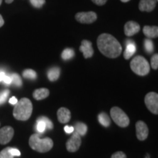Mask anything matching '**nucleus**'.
Instances as JSON below:
<instances>
[{
  "label": "nucleus",
  "instance_id": "f704fd0d",
  "mask_svg": "<svg viewBox=\"0 0 158 158\" xmlns=\"http://www.w3.org/2000/svg\"><path fill=\"white\" fill-rule=\"evenodd\" d=\"M97 5H103L106 3L107 0H92Z\"/></svg>",
  "mask_w": 158,
  "mask_h": 158
},
{
  "label": "nucleus",
  "instance_id": "0eeeda50",
  "mask_svg": "<svg viewBox=\"0 0 158 158\" xmlns=\"http://www.w3.org/2000/svg\"><path fill=\"white\" fill-rule=\"evenodd\" d=\"M81 144V135L77 133L76 132H73V135L67 141L66 148L70 152H76L80 148Z\"/></svg>",
  "mask_w": 158,
  "mask_h": 158
},
{
  "label": "nucleus",
  "instance_id": "423d86ee",
  "mask_svg": "<svg viewBox=\"0 0 158 158\" xmlns=\"http://www.w3.org/2000/svg\"><path fill=\"white\" fill-rule=\"evenodd\" d=\"M144 102L149 111L157 115L158 114V94L156 92H149L145 97Z\"/></svg>",
  "mask_w": 158,
  "mask_h": 158
},
{
  "label": "nucleus",
  "instance_id": "20e7f679",
  "mask_svg": "<svg viewBox=\"0 0 158 158\" xmlns=\"http://www.w3.org/2000/svg\"><path fill=\"white\" fill-rule=\"evenodd\" d=\"M130 68L138 76H147L150 71L149 63L141 56H137L132 59L130 62Z\"/></svg>",
  "mask_w": 158,
  "mask_h": 158
},
{
  "label": "nucleus",
  "instance_id": "473e14b6",
  "mask_svg": "<svg viewBox=\"0 0 158 158\" xmlns=\"http://www.w3.org/2000/svg\"><path fill=\"white\" fill-rule=\"evenodd\" d=\"M64 131L67 133H72L74 132V127H70V126H65L64 127Z\"/></svg>",
  "mask_w": 158,
  "mask_h": 158
},
{
  "label": "nucleus",
  "instance_id": "c9c22d12",
  "mask_svg": "<svg viewBox=\"0 0 158 158\" xmlns=\"http://www.w3.org/2000/svg\"><path fill=\"white\" fill-rule=\"evenodd\" d=\"M9 102L10 104H13V105H15L18 102V100L17 98H15V97H12V98L10 99L9 100Z\"/></svg>",
  "mask_w": 158,
  "mask_h": 158
},
{
  "label": "nucleus",
  "instance_id": "b1692460",
  "mask_svg": "<svg viewBox=\"0 0 158 158\" xmlns=\"http://www.w3.org/2000/svg\"><path fill=\"white\" fill-rule=\"evenodd\" d=\"M12 83L15 85L16 86H22V80H21V77L19 76V74L17 73H13L10 76Z\"/></svg>",
  "mask_w": 158,
  "mask_h": 158
},
{
  "label": "nucleus",
  "instance_id": "5701e85b",
  "mask_svg": "<svg viewBox=\"0 0 158 158\" xmlns=\"http://www.w3.org/2000/svg\"><path fill=\"white\" fill-rule=\"evenodd\" d=\"M144 48L148 54H151L154 51V44L153 42L150 39H146L144 40L143 42Z\"/></svg>",
  "mask_w": 158,
  "mask_h": 158
},
{
  "label": "nucleus",
  "instance_id": "79ce46f5",
  "mask_svg": "<svg viewBox=\"0 0 158 158\" xmlns=\"http://www.w3.org/2000/svg\"><path fill=\"white\" fill-rule=\"evenodd\" d=\"M150 157H149V155H147V158H149Z\"/></svg>",
  "mask_w": 158,
  "mask_h": 158
},
{
  "label": "nucleus",
  "instance_id": "c756f323",
  "mask_svg": "<svg viewBox=\"0 0 158 158\" xmlns=\"http://www.w3.org/2000/svg\"><path fill=\"white\" fill-rule=\"evenodd\" d=\"M151 66L154 70H157L158 68V54H155L151 59Z\"/></svg>",
  "mask_w": 158,
  "mask_h": 158
},
{
  "label": "nucleus",
  "instance_id": "9d476101",
  "mask_svg": "<svg viewBox=\"0 0 158 158\" xmlns=\"http://www.w3.org/2000/svg\"><path fill=\"white\" fill-rule=\"evenodd\" d=\"M136 136L139 141L146 140L149 135V129L147 125L142 121H138L135 124Z\"/></svg>",
  "mask_w": 158,
  "mask_h": 158
},
{
  "label": "nucleus",
  "instance_id": "2f4dec72",
  "mask_svg": "<svg viewBox=\"0 0 158 158\" xmlns=\"http://www.w3.org/2000/svg\"><path fill=\"white\" fill-rule=\"evenodd\" d=\"M10 152L13 156H20L21 155V152H20V151L19 149H15V148H12L10 147Z\"/></svg>",
  "mask_w": 158,
  "mask_h": 158
},
{
  "label": "nucleus",
  "instance_id": "ddd939ff",
  "mask_svg": "<svg viewBox=\"0 0 158 158\" xmlns=\"http://www.w3.org/2000/svg\"><path fill=\"white\" fill-rule=\"evenodd\" d=\"M126 48L124 52V58L125 59H129L135 54L136 51L135 43L132 40H127L125 43Z\"/></svg>",
  "mask_w": 158,
  "mask_h": 158
},
{
  "label": "nucleus",
  "instance_id": "39448f33",
  "mask_svg": "<svg viewBox=\"0 0 158 158\" xmlns=\"http://www.w3.org/2000/svg\"><path fill=\"white\" fill-rule=\"evenodd\" d=\"M110 114L112 119L118 126L121 127H126L129 125V117L120 108L113 107L110 109Z\"/></svg>",
  "mask_w": 158,
  "mask_h": 158
},
{
  "label": "nucleus",
  "instance_id": "f3484780",
  "mask_svg": "<svg viewBox=\"0 0 158 158\" xmlns=\"http://www.w3.org/2000/svg\"><path fill=\"white\" fill-rule=\"evenodd\" d=\"M49 95V90L46 88H40L35 90L33 92V98L37 100H41L46 98Z\"/></svg>",
  "mask_w": 158,
  "mask_h": 158
},
{
  "label": "nucleus",
  "instance_id": "cd10ccee",
  "mask_svg": "<svg viewBox=\"0 0 158 158\" xmlns=\"http://www.w3.org/2000/svg\"><path fill=\"white\" fill-rule=\"evenodd\" d=\"M10 94V91L8 89H5L0 92V105L3 104L6 100H7V98H8Z\"/></svg>",
  "mask_w": 158,
  "mask_h": 158
},
{
  "label": "nucleus",
  "instance_id": "6ab92c4d",
  "mask_svg": "<svg viewBox=\"0 0 158 158\" xmlns=\"http://www.w3.org/2000/svg\"><path fill=\"white\" fill-rule=\"evenodd\" d=\"M74 130H76L75 132H76L80 135H85L87 132V126L82 122H78L75 126Z\"/></svg>",
  "mask_w": 158,
  "mask_h": 158
},
{
  "label": "nucleus",
  "instance_id": "72a5a7b5",
  "mask_svg": "<svg viewBox=\"0 0 158 158\" xmlns=\"http://www.w3.org/2000/svg\"><path fill=\"white\" fill-rule=\"evenodd\" d=\"M2 82L5 83V84H12V80L10 76H5V78H4Z\"/></svg>",
  "mask_w": 158,
  "mask_h": 158
},
{
  "label": "nucleus",
  "instance_id": "6e6552de",
  "mask_svg": "<svg viewBox=\"0 0 158 158\" xmlns=\"http://www.w3.org/2000/svg\"><path fill=\"white\" fill-rule=\"evenodd\" d=\"M97 14L94 12H81L76 15V19L79 23H92L97 20Z\"/></svg>",
  "mask_w": 158,
  "mask_h": 158
},
{
  "label": "nucleus",
  "instance_id": "bb28decb",
  "mask_svg": "<svg viewBox=\"0 0 158 158\" xmlns=\"http://www.w3.org/2000/svg\"><path fill=\"white\" fill-rule=\"evenodd\" d=\"M37 132H39L40 133H44L45 129H46V126H45V124L41 120L37 119Z\"/></svg>",
  "mask_w": 158,
  "mask_h": 158
},
{
  "label": "nucleus",
  "instance_id": "aec40b11",
  "mask_svg": "<svg viewBox=\"0 0 158 158\" xmlns=\"http://www.w3.org/2000/svg\"><path fill=\"white\" fill-rule=\"evenodd\" d=\"M98 120L99 122L102 124L104 127H108V126H110V117H108V116L106 113H100L98 115Z\"/></svg>",
  "mask_w": 158,
  "mask_h": 158
},
{
  "label": "nucleus",
  "instance_id": "2eb2a0df",
  "mask_svg": "<svg viewBox=\"0 0 158 158\" xmlns=\"http://www.w3.org/2000/svg\"><path fill=\"white\" fill-rule=\"evenodd\" d=\"M57 118L60 123H68L71 118L70 110L66 108H60L57 111Z\"/></svg>",
  "mask_w": 158,
  "mask_h": 158
},
{
  "label": "nucleus",
  "instance_id": "ea45409f",
  "mask_svg": "<svg viewBox=\"0 0 158 158\" xmlns=\"http://www.w3.org/2000/svg\"><path fill=\"white\" fill-rule=\"evenodd\" d=\"M120 1L122 2H129L130 0H120Z\"/></svg>",
  "mask_w": 158,
  "mask_h": 158
},
{
  "label": "nucleus",
  "instance_id": "4468645a",
  "mask_svg": "<svg viewBox=\"0 0 158 158\" xmlns=\"http://www.w3.org/2000/svg\"><path fill=\"white\" fill-rule=\"evenodd\" d=\"M157 2V0H141L139 10L142 12H152L155 8Z\"/></svg>",
  "mask_w": 158,
  "mask_h": 158
},
{
  "label": "nucleus",
  "instance_id": "412c9836",
  "mask_svg": "<svg viewBox=\"0 0 158 158\" xmlns=\"http://www.w3.org/2000/svg\"><path fill=\"white\" fill-rule=\"evenodd\" d=\"M75 56V51L72 48H65L64 51H62V59L64 60H69V59H71L72 58H73V56Z\"/></svg>",
  "mask_w": 158,
  "mask_h": 158
},
{
  "label": "nucleus",
  "instance_id": "4be33fe9",
  "mask_svg": "<svg viewBox=\"0 0 158 158\" xmlns=\"http://www.w3.org/2000/svg\"><path fill=\"white\" fill-rule=\"evenodd\" d=\"M23 76L25 78L35 80L37 78V73L35 70H31V69H27L23 72Z\"/></svg>",
  "mask_w": 158,
  "mask_h": 158
},
{
  "label": "nucleus",
  "instance_id": "c85d7f7f",
  "mask_svg": "<svg viewBox=\"0 0 158 158\" xmlns=\"http://www.w3.org/2000/svg\"><path fill=\"white\" fill-rule=\"evenodd\" d=\"M45 2V0H30V3L36 8H41Z\"/></svg>",
  "mask_w": 158,
  "mask_h": 158
},
{
  "label": "nucleus",
  "instance_id": "a211bd4d",
  "mask_svg": "<svg viewBox=\"0 0 158 158\" xmlns=\"http://www.w3.org/2000/svg\"><path fill=\"white\" fill-rule=\"evenodd\" d=\"M48 78L51 81H56L60 76V69L58 67H54V68H51L49 69L48 71Z\"/></svg>",
  "mask_w": 158,
  "mask_h": 158
},
{
  "label": "nucleus",
  "instance_id": "f257e3e1",
  "mask_svg": "<svg viewBox=\"0 0 158 158\" xmlns=\"http://www.w3.org/2000/svg\"><path fill=\"white\" fill-rule=\"evenodd\" d=\"M97 43L101 54L108 58H116L121 54L122 51L121 45L111 35L107 33L101 34L98 37Z\"/></svg>",
  "mask_w": 158,
  "mask_h": 158
},
{
  "label": "nucleus",
  "instance_id": "1a4fd4ad",
  "mask_svg": "<svg viewBox=\"0 0 158 158\" xmlns=\"http://www.w3.org/2000/svg\"><path fill=\"white\" fill-rule=\"evenodd\" d=\"M14 135V130L10 126H5L0 130V144H7Z\"/></svg>",
  "mask_w": 158,
  "mask_h": 158
},
{
  "label": "nucleus",
  "instance_id": "a878e982",
  "mask_svg": "<svg viewBox=\"0 0 158 158\" xmlns=\"http://www.w3.org/2000/svg\"><path fill=\"white\" fill-rule=\"evenodd\" d=\"M10 147H7L0 152V158H14V156L10 152Z\"/></svg>",
  "mask_w": 158,
  "mask_h": 158
},
{
  "label": "nucleus",
  "instance_id": "4c0bfd02",
  "mask_svg": "<svg viewBox=\"0 0 158 158\" xmlns=\"http://www.w3.org/2000/svg\"><path fill=\"white\" fill-rule=\"evenodd\" d=\"M4 23H5V21H4L2 16L0 15V27H2V26L4 25Z\"/></svg>",
  "mask_w": 158,
  "mask_h": 158
},
{
  "label": "nucleus",
  "instance_id": "7c9ffc66",
  "mask_svg": "<svg viewBox=\"0 0 158 158\" xmlns=\"http://www.w3.org/2000/svg\"><path fill=\"white\" fill-rule=\"evenodd\" d=\"M111 158H127V156L123 152H116L112 155Z\"/></svg>",
  "mask_w": 158,
  "mask_h": 158
},
{
  "label": "nucleus",
  "instance_id": "58836bf2",
  "mask_svg": "<svg viewBox=\"0 0 158 158\" xmlns=\"http://www.w3.org/2000/svg\"><path fill=\"white\" fill-rule=\"evenodd\" d=\"M5 2H6V3H7V4H10V3L13 2V0H5Z\"/></svg>",
  "mask_w": 158,
  "mask_h": 158
},
{
  "label": "nucleus",
  "instance_id": "a19ab883",
  "mask_svg": "<svg viewBox=\"0 0 158 158\" xmlns=\"http://www.w3.org/2000/svg\"><path fill=\"white\" fill-rule=\"evenodd\" d=\"M2 0H0V5H2Z\"/></svg>",
  "mask_w": 158,
  "mask_h": 158
},
{
  "label": "nucleus",
  "instance_id": "f8f14e48",
  "mask_svg": "<svg viewBox=\"0 0 158 158\" xmlns=\"http://www.w3.org/2000/svg\"><path fill=\"white\" fill-rule=\"evenodd\" d=\"M140 29L141 28H140V26L138 23L133 21H128L124 25V34L127 37L133 36L134 35L137 34L140 31Z\"/></svg>",
  "mask_w": 158,
  "mask_h": 158
},
{
  "label": "nucleus",
  "instance_id": "f03ea898",
  "mask_svg": "<svg viewBox=\"0 0 158 158\" xmlns=\"http://www.w3.org/2000/svg\"><path fill=\"white\" fill-rule=\"evenodd\" d=\"M33 106L31 100L28 98H21L15 105L13 114L15 118L19 121H27L32 114Z\"/></svg>",
  "mask_w": 158,
  "mask_h": 158
},
{
  "label": "nucleus",
  "instance_id": "393cba45",
  "mask_svg": "<svg viewBox=\"0 0 158 158\" xmlns=\"http://www.w3.org/2000/svg\"><path fill=\"white\" fill-rule=\"evenodd\" d=\"M37 119L41 120V121H43V122H44V123L45 124V126H46L47 129L51 130V129H53V127H54V124H53L52 122H51L48 117H45V116H41V117L38 118Z\"/></svg>",
  "mask_w": 158,
  "mask_h": 158
},
{
  "label": "nucleus",
  "instance_id": "9b49d317",
  "mask_svg": "<svg viewBox=\"0 0 158 158\" xmlns=\"http://www.w3.org/2000/svg\"><path fill=\"white\" fill-rule=\"evenodd\" d=\"M79 50L83 53V55H84L85 59L90 58L94 54V50L93 48H92V43L90 41L86 40H82L81 45Z\"/></svg>",
  "mask_w": 158,
  "mask_h": 158
},
{
  "label": "nucleus",
  "instance_id": "7ed1b4c3",
  "mask_svg": "<svg viewBox=\"0 0 158 158\" xmlns=\"http://www.w3.org/2000/svg\"><path fill=\"white\" fill-rule=\"evenodd\" d=\"M29 144L35 151L40 153H45L48 152L52 149L54 142L50 138H40L37 134H33L29 138Z\"/></svg>",
  "mask_w": 158,
  "mask_h": 158
},
{
  "label": "nucleus",
  "instance_id": "e433bc0d",
  "mask_svg": "<svg viewBox=\"0 0 158 158\" xmlns=\"http://www.w3.org/2000/svg\"><path fill=\"white\" fill-rule=\"evenodd\" d=\"M6 76V74L4 72H0V82H2L3 81L4 78Z\"/></svg>",
  "mask_w": 158,
  "mask_h": 158
},
{
  "label": "nucleus",
  "instance_id": "dca6fc26",
  "mask_svg": "<svg viewBox=\"0 0 158 158\" xmlns=\"http://www.w3.org/2000/svg\"><path fill=\"white\" fill-rule=\"evenodd\" d=\"M143 32L149 39L156 38L158 37V27L155 26L154 27L145 26L143 29Z\"/></svg>",
  "mask_w": 158,
  "mask_h": 158
}]
</instances>
